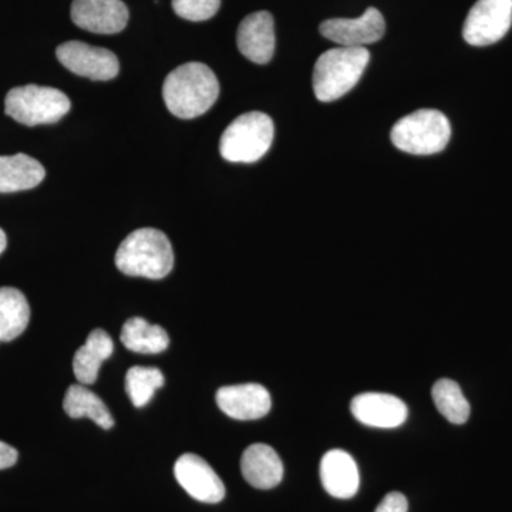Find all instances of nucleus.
<instances>
[{"instance_id": "10", "label": "nucleus", "mask_w": 512, "mask_h": 512, "mask_svg": "<svg viewBox=\"0 0 512 512\" xmlns=\"http://www.w3.org/2000/svg\"><path fill=\"white\" fill-rule=\"evenodd\" d=\"M70 16L80 29L114 35L126 29L130 13L121 0H73Z\"/></svg>"}, {"instance_id": "20", "label": "nucleus", "mask_w": 512, "mask_h": 512, "mask_svg": "<svg viewBox=\"0 0 512 512\" xmlns=\"http://www.w3.org/2000/svg\"><path fill=\"white\" fill-rule=\"evenodd\" d=\"M30 320V306L28 299L19 289L0 288V340L12 342L19 338Z\"/></svg>"}, {"instance_id": "2", "label": "nucleus", "mask_w": 512, "mask_h": 512, "mask_svg": "<svg viewBox=\"0 0 512 512\" xmlns=\"http://www.w3.org/2000/svg\"><path fill=\"white\" fill-rule=\"evenodd\" d=\"M116 265L124 275L163 279L174 266L170 239L156 228L137 229L121 242Z\"/></svg>"}, {"instance_id": "21", "label": "nucleus", "mask_w": 512, "mask_h": 512, "mask_svg": "<svg viewBox=\"0 0 512 512\" xmlns=\"http://www.w3.org/2000/svg\"><path fill=\"white\" fill-rule=\"evenodd\" d=\"M128 350L143 355H156L170 345V338L161 326L151 325L146 319L131 318L124 323L120 336Z\"/></svg>"}, {"instance_id": "5", "label": "nucleus", "mask_w": 512, "mask_h": 512, "mask_svg": "<svg viewBox=\"0 0 512 512\" xmlns=\"http://www.w3.org/2000/svg\"><path fill=\"white\" fill-rule=\"evenodd\" d=\"M392 143L413 156H431L447 147L450 121L437 110H419L397 121L392 128Z\"/></svg>"}, {"instance_id": "17", "label": "nucleus", "mask_w": 512, "mask_h": 512, "mask_svg": "<svg viewBox=\"0 0 512 512\" xmlns=\"http://www.w3.org/2000/svg\"><path fill=\"white\" fill-rule=\"evenodd\" d=\"M46 177V170L39 161L26 154L0 156V192L32 190Z\"/></svg>"}, {"instance_id": "6", "label": "nucleus", "mask_w": 512, "mask_h": 512, "mask_svg": "<svg viewBox=\"0 0 512 512\" xmlns=\"http://www.w3.org/2000/svg\"><path fill=\"white\" fill-rule=\"evenodd\" d=\"M70 107L72 103L66 94L37 84L15 87L5 100L6 114L29 127L57 123L69 113Z\"/></svg>"}, {"instance_id": "9", "label": "nucleus", "mask_w": 512, "mask_h": 512, "mask_svg": "<svg viewBox=\"0 0 512 512\" xmlns=\"http://www.w3.org/2000/svg\"><path fill=\"white\" fill-rule=\"evenodd\" d=\"M174 476L194 500L207 504H217L224 500V483L210 464L197 454L187 453L178 458Z\"/></svg>"}, {"instance_id": "1", "label": "nucleus", "mask_w": 512, "mask_h": 512, "mask_svg": "<svg viewBox=\"0 0 512 512\" xmlns=\"http://www.w3.org/2000/svg\"><path fill=\"white\" fill-rule=\"evenodd\" d=\"M220 96V83L204 63H185L168 74L163 86L165 106L175 117L195 119L214 106Z\"/></svg>"}, {"instance_id": "4", "label": "nucleus", "mask_w": 512, "mask_h": 512, "mask_svg": "<svg viewBox=\"0 0 512 512\" xmlns=\"http://www.w3.org/2000/svg\"><path fill=\"white\" fill-rule=\"evenodd\" d=\"M274 133V121L268 114L261 111L242 114L222 134L221 156L229 163H256L268 153Z\"/></svg>"}, {"instance_id": "26", "label": "nucleus", "mask_w": 512, "mask_h": 512, "mask_svg": "<svg viewBox=\"0 0 512 512\" xmlns=\"http://www.w3.org/2000/svg\"><path fill=\"white\" fill-rule=\"evenodd\" d=\"M19 453L16 448L0 441V470L15 466Z\"/></svg>"}, {"instance_id": "15", "label": "nucleus", "mask_w": 512, "mask_h": 512, "mask_svg": "<svg viewBox=\"0 0 512 512\" xmlns=\"http://www.w3.org/2000/svg\"><path fill=\"white\" fill-rule=\"evenodd\" d=\"M320 480L326 493L340 500L355 497L360 477L356 461L343 450H330L320 461Z\"/></svg>"}, {"instance_id": "8", "label": "nucleus", "mask_w": 512, "mask_h": 512, "mask_svg": "<svg viewBox=\"0 0 512 512\" xmlns=\"http://www.w3.org/2000/svg\"><path fill=\"white\" fill-rule=\"evenodd\" d=\"M57 59L70 72L86 79L107 82L116 79L120 72L117 56L103 47L72 40L57 47Z\"/></svg>"}, {"instance_id": "25", "label": "nucleus", "mask_w": 512, "mask_h": 512, "mask_svg": "<svg viewBox=\"0 0 512 512\" xmlns=\"http://www.w3.org/2000/svg\"><path fill=\"white\" fill-rule=\"evenodd\" d=\"M409 511V503L402 493H389L383 498L382 503L376 508L375 512H407Z\"/></svg>"}, {"instance_id": "3", "label": "nucleus", "mask_w": 512, "mask_h": 512, "mask_svg": "<svg viewBox=\"0 0 512 512\" xmlns=\"http://www.w3.org/2000/svg\"><path fill=\"white\" fill-rule=\"evenodd\" d=\"M370 62L366 47H336L323 53L313 69L316 99L329 103L349 93Z\"/></svg>"}, {"instance_id": "13", "label": "nucleus", "mask_w": 512, "mask_h": 512, "mask_svg": "<svg viewBox=\"0 0 512 512\" xmlns=\"http://www.w3.org/2000/svg\"><path fill=\"white\" fill-rule=\"evenodd\" d=\"M353 416L366 426L394 429L402 426L409 416L406 403L393 394L363 393L350 404Z\"/></svg>"}, {"instance_id": "12", "label": "nucleus", "mask_w": 512, "mask_h": 512, "mask_svg": "<svg viewBox=\"0 0 512 512\" xmlns=\"http://www.w3.org/2000/svg\"><path fill=\"white\" fill-rule=\"evenodd\" d=\"M215 399L222 412L235 420L262 419L272 407L271 394L256 383L221 387Z\"/></svg>"}, {"instance_id": "22", "label": "nucleus", "mask_w": 512, "mask_h": 512, "mask_svg": "<svg viewBox=\"0 0 512 512\" xmlns=\"http://www.w3.org/2000/svg\"><path fill=\"white\" fill-rule=\"evenodd\" d=\"M431 396H433L434 404H436L439 412L450 423L464 424L470 419V403L464 396L461 387L454 380L440 379L439 382L434 384Z\"/></svg>"}, {"instance_id": "11", "label": "nucleus", "mask_w": 512, "mask_h": 512, "mask_svg": "<svg viewBox=\"0 0 512 512\" xmlns=\"http://www.w3.org/2000/svg\"><path fill=\"white\" fill-rule=\"evenodd\" d=\"M319 30L326 39L342 47H365L382 39L386 23L379 10L369 8L360 18L325 20Z\"/></svg>"}, {"instance_id": "7", "label": "nucleus", "mask_w": 512, "mask_h": 512, "mask_svg": "<svg viewBox=\"0 0 512 512\" xmlns=\"http://www.w3.org/2000/svg\"><path fill=\"white\" fill-rule=\"evenodd\" d=\"M512 25V0H477L464 22L463 37L471 46L500 42Z\"/></svg>"}, {"instance_id": "28", "label": "nucleus", "mask_w": 512, "mask_h": 512, "mask_svg": "<svg viewBox=\"0 0 512 512\" xmlns=\"http://www.w3.org/2000/svg\"><path fill=\"white\" fill-rule=\"evenodd\" d=\"M0 342H2V340H0Z\"/></svg>"}, {"instance_id": "23", "label": "nucleus", "mask_w": 512, "mask_h": 512, "mask_svg": "<svg viewBox=\"0 0 512 512\" xmlns=\"http://www.w3.org/2000/svg\"><path fill=\"white\" fill-rule=\"evenodd\" d=\"M163 384L164 375L156 367H131L126 375V392L137 409L147 406Z\"/></svg>"}, {"instance_id": "27", "label": "nucleus", "mask_w": 512, "mask_h": 512, "mask_svg": "<svg viewBox=\"0 0 512 512\" xmlns=\"http://www.w3.org/2000/svg\"><path fill=\"white\" fill-rule=\"evenodd\" d=\"M6 245H8V238H6V234L3 232V229H0V254L5 251Z\"/></svg>"}, {"instance_id": "24", "label": "nucleus", "mask_w": 512, "mask_h": 512, "mask_svg": "<svg viewBox=\"0 0 512 512\" xmlns=\"http://www.w3.org/2000/svg\"><path fill=\"white\" fill-rule=\"evenodd\" d=\"M220 6L221 0H173L174 12L190 22H204L214 18Z\"/></svg>"}, {"instance_id": "19", "label": "nucleus", "mask_w": 512, "mask_h": 512, "mask_svg": "<svg viewBox=\"0 0 512 512\" xmlns=\"http://www.w3.org/2000/svg\"><path fill=\"white\" fill-rule=\"evenodd\" d=\"M63 407L64 412L72 419L89 417L104 430H110L114 426L109 407L84 384H73L69 387L64 397Z\"/></svg>"}, {"instance_id": "18", "label": "nucleus", "mask_w": 512, "mask_h": 512, "mask_svg": "<svg viewBox=\"0 0 512 512\" xmlns=\"http://www.w3.org/2000/svg\"><path fill=\"white\" fill-rule=\"evenodd\" d=\"M114 352V343L109 333L96 329L90 333L86 343L77 350L73 359L74 376L80 384H93L99 376L101 363Z\"/></svg>"}, {"instance_id": "14", "label": "nucleus", "mask_w": 512, "mask_h": 512, "mask_svg": "<svg viewBox=\"0 0 512 512\" xmlns=\"http://www.w3.org/2000/svg\"><path fill=\"white\" fill-rule=\"evenodd\" d=\"M239 52L256 64L271 62L275 53V25L266 10L251 13L242 20L237 32Z\"/></svg>"}, {"instance_id": "16", "label": "nucleus", "mask_w": 512, "mask_h": 512, "mask_svg": "<svg viewBox=\"0 0 512 512\" xmlns=\"http://www.w3.org/2000/svg\"><path fill=\"white\" fill-rule=\"evenodd\" d=\"M242 476L258 490H271L284 478V464L268 444L256 443L244 451L241 458Z\"/></svg>"}]
</instances>
